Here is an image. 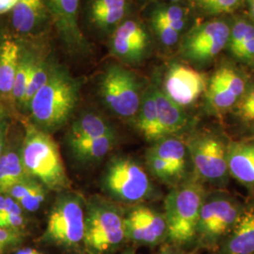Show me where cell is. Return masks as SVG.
Here are the masks:
<instances>
[{
	"label": "cell",
	"mask_w": 254,
	"mask_h": 254,
	"mask_svg": "<svg viewBox=\"0 0 254 254\" xmlns=\"http://www.w3.org/2000/svg\"><path fill=\"white\" fill-rule=\"evenodd\" d=\"M235 58L239 62L254 68V23L251 21L245 38Z\"/></svg>",
	"instance_id": "34"
},
{
	"label": "cell",
	"mask_w": 254,
	"mask_h": 254,
	"mask_svg": "<svg viewBox=\"0 0 254 254\" xmlns=\"http://www.w3.org/2000/svg\"><path fill=\"white\" fill-rule=\"evenodd\" d=\"M117 134L68 143L73 158L83 165L99 163L117 144Z\"/></svg>",
	"instance_id": "23"
},
{
	"label": "cell",
	"mask_w": 254,
	"mask_h": 254,
	"mask_svg": "<svg viewBox=\"0 0 254 254\" xmlns=\"http://www.w3.org/2000/svg\"><path fill=\"white\" fill-rule=\"evenodd\" d=\"M131 0H86L85 23L99 37H109L129 17Z\"/></svg>",
	"instance_id": "16"
},
{
	"label": "cell",
	"mask_w": 254,
	"mask_h": 254,
	"mask_svg": "<svg viewBox=\"0 0 254 254\" xmlns=\"http://www.w3.org/2000/svg\"><path fill=\"white\" fill-rule=\"evenodd\" d=\"M24 127L25 136L20 151L27 175L42 183L47 190H66L70 181L56 141L29 120L24 121Z\"/></svg>",
	"instance_id": "2"
},
{
	"label": "cell",
	"mask_w": 254,
	"mask_h": 254,
	"mask_svg": "<svg viewBox=\"0 0 254 254\" xmlns=\"http://www.w3.org/2000/svg\"><path fill=\"white\" fill-rule=\"evenodd\" d=\"M126 213L115 201L92 196L86 202L83 246L90 254H109L127 240Z\"/></svg>",
	"instance_id": "5"
},
{
	"label": "cell",
	"mask_w": 254,
	"mask_h": 254,
	"mask_svg": "<svg viewBox=\"0 0 254 254\" xmlns=\"http://www.w3.org/2000/svg\"><path fill=\"white\" fill-rule=\"evenodd\" d=\"M231 112L240 127L254 133V81L250 82L245 94Z\"/></svg>",
	"instance_id": "31"
},
{
	"label": "cell",
	"mask_w": 254,
	"mask_h": 254,
	"mask_svg": "<svg viewBox=\"0 0 254 254\" xmlns=\"http://www.w3.org/2000/svg\"><path fill=\"white\" fill-rule=\"evenodd\" d=\"M142 1L148 2V3L157 4V3H165V2H167V3H178L180 0H142Z\"/></svg>",
	"instance_id": "41"
},
{
	"label": "cell",
	"mask_w": 254,
	"mask_h": 254,
	"mask_svg": "<svg viewBox=\"0 0 254 254\" xmlns=\"http://www.w3.org/2000/svg\"><path fill=\"white\" fill-rule=\"evenodd\" d=\"M206 196L199 179L175 186L164 202V215L168 227V240L184 247L196 241L200 209Z\"/></svg>",
	"instance_id": "4"
},
{
	"label": "cell",
	"mask_w": 254,
	"mask_h": 254,
	"mask_svg": "<svg viewBox=\"0 0 254 254\" xmlns=\"http://www.w3.org/2000/svg\"><path fill=\"white\" fill-rule=\"evenodd\" d=\"M151 24L155 36L164 46L173 47L180 43L181 32L175 30L158 19L151 17Z\"/></svg>",
	"instance_id": "33"
},
{
	"label": "cell",
	"mask_w": 254,
	"mask_h": 254,
	"mask_svg": "<svg viewBox=\"0 0 254 254\" xmlns=\"http://www.w3.org/2000/svg\"><path fill=\"white\" fill-rule=\"evenodd\" d=\"M246 0H192L193 4L207 14L218 15L234 12Z\"/></svg>",
	"instance_id": "32"
},
{
	"label": "cell",
	"mask_w": 254,
	"mask_h": 254,
	"mask_svg": "<svg viewBox=\"0 0 254 254\" xmlns=\"http://www.w3.org/2000/svg\"><path fill=\"white\" fill-rule=\"evenodd\" d=\"M23 234L20 231L0 227V254L15 248L22 242Z\"/></svg>",
	"instance_id": "35"
},
{
	"label": "cell",
	"mask_w": 254,
	"mask_h": 254,
	"mask_svg": "<svg viewBox=\"0 0 254 254\" xmlns=\"http://www.w3.org/2000/svg\"><path fill=\"white\" fill-rule=\"evenodd\" d=\"M82 84L81 78L74 77L57 62L47 81L31 100L29 121L49 134L64 127L78 104Z\"/></svg>",
	"instance_id": "1"
},
{
	"label": "cell",
	"mask_w": 254,
	"mask_h": 254,
	"mask_svg": "<svg viewBox=\"0 0 254 254\" xmlns=\"http://www.w3.org/2000/svg\"><path fill=\"white\" fill-rule=\"evenodd\" d=\"M15 254H43L40 251H38L34 248H23V249H20L19 251H17Z\"/></svg>",
	"instance_id": "37"
},
{
	"label": "cell",
	"mask_w": 254,
	"mask_h": 254,
	"mask_svg": "<svg viewBox=\"0 0 254 254\" xmlns=\"http://www.w3.org/2000/svg\"><path fill=\"white\" fill-rule=\"evenodd\" d=\"M232 24L213 19L191 27L182 37L179 52L190 63L204 65L217 58L228 46Z\"/></svg>",
	"instance_id": "10"
},
{
	"label": "cell",
	"mask_w": 254,
	"mask_h": 254,
	"mask_svg": "<svg viewBox=\"0 0 254 254\" xmlns=\"http://www.w3.org/2000/svg\"><path fill=\"white\" fill-rule=\"evenodd\" d=\"M3 36H4V34H2L1 32H0V43H1V41H2V39H3Z\"/></svg>",
	"instance_id": "44"
},
{
	"label": "cell",
	"mask_w": 254,
	"mask_h": 254,
	"mask_svg": "<svg viewBox=\"0 0 254 254\" xmlns=\"http://www.w3.org/2000/svg\"><path fill=\"white\" fill-rule=\"evenodd\" d=\"M6 135H7V132L0 134V157L3 154L4 150H5L4 145H5V136H6Z\"/></svg>",
	"instance_id": "40"
},
{
	"label": "cell",
	"mask_w": 254,
	"mask_h": 254,
	"mask_svg": "<svg viewBox=\"0 0 254 254\" xmlns=\"http://www.w3.org/2000/svg\"><path fill=\"white\" fill-rule=\"evenodd\" d=\"M45 45L46 44L43 42L37 58L36 63L34 64L27 91L20 109V111L22 112L28 113V109L32 98L36 94L37 91H39L47 81L55 64L58 62L52 49Z\"/></svg>",
	"instance_id": "24"
},
{
	"label": "cell",
	"mask_w": 254,
	"mask_h": 254,
	"mask_svg": "<svg viewBox=\"0 0 254 254\" xmlns=\"http://www.w3.org/2000/svg\"><path fill=\"white\" fill-rule=\"evenodd\" d=\"M157 117L164 137L176 136L189 124V116L185 109L171 100L157 84H152Z\"/></svg>",
	"instance_id": "21"
},
{
	"label": "cell",
	"mask_w": 254,
	"mask_h": 254,
	"mask_svg": "<svg viewBox=\"0 0 254 254\" xmlns=\"http://www.w3.org/2000/svg\"><path fill=\"white\" fill-rule=\"evenodd\" d=\"M20 43L4 35L0 43V101L12 104V91L18 65Z\"/></svg>",
	"instance_id": "20"
},
{
	"label": "cell",
	"mask_w": 254,
	"mask_h": 254,
	"mask_svg": "<svg viewBox=\"0 0 254 254\" xmlns=\"http://www.w3.org/2000/svg\"><path fill=\"white\" fill-rule=\"evenodd\" d=\"M9 113H8V109L6 107V104L0 101V120L8 118Z\"/></svg>",
	"instance_id": "38"
},
{
	"label": "cell",
	"mask_w": 254,
	"mask_h": 254,
	"mask_svg": "<svg viewBox=\"0 0 254 254\" xmlns=\"http://www.w3.org/2000/svg\"><path fill=\"white\" fill-rule=\"evenodd\" d=\"M56 34L67 54L83 58L91 54V43L79 24L81 0H46Z\"/></svg>",
	"instance_id": "11"
},
{
	"label": "cell",
	"mask_w": 254,
	"mask_h": 254,
	"mask_svg": "<svg viewBox=\"0 0 254 254\" xmlns=\"http://www.w3.org/2000/svg\"><path fill=\"white\" fill-rule=\"evenodd\" d=\"M145 166L149 174L154 179L172 186H178L184 180L179 173L170 163L158 157L157 155L147 150L145 154Z\"/></svg>",
	"instance_id": "30"
},
{
	"label": "cell",
	"mask_w": 254,
	"mask_h": 254,
	"mask_svg": "<svg viewBox=\"0 0 254 254\" xmlns=\"http://www.w3.org/2000/svg\"><path fill=\"white\" fill-rule=\"evenodd\" d=\"M150 44L144 25L132 17L126 19L109 38L110 53L126 65L143 62L149 53Z\"/></svg>",
	"instance_id": "13"
},
{
	"label": "cell",
	"mask_w": 254,
	"mask_h": 254,
	"mask_svg": "<svg viewBox=\"0 0 254 254\" xmlns=\"http://www.w3.org/2000/svg\"><path fill=\"white\" fill-rule=\"evenodd\" d=\"M8 195L16 200L23 210L35 212L46 200V188L36 179L28 177L15 185Z\"/></svg>",
	"instance_id": "28"
},
{
	"label": "cell",
	"mask_w": 254,
	"mask_h": 254,
	"mask_svg": "<svg viewBox=\"0 0 254 254\" xmlns=\"http://www.w3.org/2000/svg\"><path fill=\"white\" fill-rule=\"evenodd\" d=\"M116 129L104 116L94 111H84L74 119L68 135V143L114 135Z\"/></svg>",
	"instance_id": "22"
},
{
	"label": "cell",
	"mask_w": 254,
	"mask_h": 254,
	"mask_svg": "<svg viewBox=\"0 0 254 254\" xmlns=\"http://www.w3.org/2000/svg\"><path fill=\"white\" fill-rule=\"evenodd\" d=\"M101 188L109 200L133 205L154 200L157 193L146 167L125 154L109 159L101 178Z\"/></svg>",
	"instance_id": "3"
},
{
	"label": "cell",
	"mask_w": 254,
	"mask_h": 254,
	"mask_svg": "<svg viewBox=\"0 0 254 254\" xmlns=\"http://www.w3.org/2000/svg\"><path fill=\"white\" fill-rule=\"evenodd\" d=\"M9 20L14 38L20 40L43 37L52 25L46 0H20L9 13Z\"/></svg>",
	"instance_id": "17"
},
{
	"label": "cell",
	"mask_w": 254,
	"mask_h": 254,
	"mask_svg": "<svg viewBox=\"0 0 254 254\" xmlns=\"http://www.w3.org/2000/svg\"><path fill=\"white\" fill-rule=\"evenodd\" d=\"M218 254H254V198L246 202L235 226L218 247Z\"/></svg>",
	"instance_id": "19"
},
{
	"label": "cell",
	"mask_w": 254,
	"mask_h": 254,
	"mask_svg": "<svg viewBox=\"0 0 254 254\" xmlns=\"http://www.w3.org/2000/svg\"><path fill=\"white\" fill-rule=\"evenodd\" d=\"M204 75L189 65L173 63L160 86L165 94L183 109L193 105L206 91Z\"/></svg>",
	"instance_id": "15"
},
{
	"label": "cell",
	"mask_w": 254,
	"mask_h": 254,
	"mask_svg": "<svg viewBox=\"0 0 254 254\" xmlns=\"http://www.w3.org/2000/svg\"><path fill=\"white\" fill-rule=\"evenodd\" d=\"M86 201L81 195L60 192L50 210L44 240L54 245L76 249L84 242Z\"/></svg>",
	"instance_id": "7"
},
{
	"label": "cell",
	"mask_w": 254,
	"mask_h": 254,
	"mask_svg": "<svg viewBox=\"0 0 254 254\" xmlns=\"http://www.w3.org/2000/svg\"><path fill=\"white\" fill-rule=\"evenodd\" d=\"M246 1L248 2V5H249V9H250L252 21L254 23V0H246Z\"/></svg>",
	"instance_id": "42"
},
{
	"label": "cell",
	"mask_w": 254,
	"mask_h": 254,
	"mask_svg": "<svg viewBox=\"0 0 254 254\" xmlns=\"http://www.w3.org/2000/svg\"><path fill=\"white\" fill-rule=\"evenodd\" d=\"M8 127H9L8 118L0 120V134L7 132L8 131Z\"/></svg>",
	"instance_id": "39"
},
{
	"label": "cell",
	"mask_w": 254,
	"mask_h": 254,
	"mask_svg": "<svg viewBox=\"0 0 254 254\" xmlns=\"http://www.w3.org/2000/svg\"><path fill=\"white\" fill-rule=\"evenodd\" d=\"M163 254V252H162V249H161V250H160V251H159L158 253H156V254Z\"/></svg>",
	"instance_id": "45"
},
{
	"label": "cell",
	"mask_w": 254,
	"mask_h": 254,
	"mask_svg": "<svg viewBox=\"0 0 254 254\" xmlns=\"http://www.w3.org/2000/svg\"><path fill=\"white\" fill-rule=\"evenodd\" d=\"M245 203L226 191L206 194L200 209L196 241L202 248L218 247L239 218Z\"/></svg>",
	"instance_id": "8"
},
{
	"label": "cell",
	"mask_w": 254,
	"mask_h": 254,
	"mask_svg": "<svg viewBox=\"0 0 254 254\" xmlns=\"http://www.w3.org/2000/svg\"><path fill=\"white\" fill-rule=\"evenodd\" d=\"M28 177L22 163L21 151L4 150L0 157V194H9L15 185Z\"/></svg>",
	"instance_id": "27"
},
{
	"label": "cell",
	"mask_w": 254,
	"mask_h": 254,
	"mask_svg": "<svg viewBox=\"0 0 254 254\" xmlns=\"http://www.w3.org/2000/svg\"><path fill=\"white\" fill-rule=\"evenodd\" d=\"M143 92L136 73L124 64H109L101 73L99 97L103 105L118 118L135 121Z\"/></svg>",
	"instance_id": "6"
},
{
	"label": "cell",
	"mask_w": 254,
	"mask_h": 254,
	"mask_svg": "<svg viewBox=\"0 0 254 254\" xmlns=\"http://www.w3.org/2000/svg\"><path fill=\"white\" fill-rule=\"evenodd\" d=\"M151 17L162 21L182 33L188 25L189 9L178 3H157Z\"/></svg>",
	"instance_id": "29"
},
{
	"label": "cell",
	"mask_w": 254,
	"mask_h": 254,
	"mask_svg": "<svg viewBox=\"0 0 254 254\" xmlns=\"http://www.w3.org/2000/svg\"><path fill=\"white\" fill-rule=\"evenodd\" d=\"M151 153L171 164L175 171L185 178L190 153L187 143L177 136H169L153 142L148 149Z\"/></svg>",
	"instance_id": "25"
},
{
	"label": "cell",
	"mask_w": 254,
	"mask_h": 254,
	"mask_svg": "<svg viewBox=\"0 0 254 254\" xmlns=\"http://www.w3.org/2000/svg\"><path fill=\"white\" fill-rule=\"evenodd\" d=\"M136 127L144 138L152 143L164 137L157 117L154 92L150 85L142 96L140 108L135 119Z\"/></svg>",
	"instance_id": "26"
},
{
	"label": "cell",
	"mask_w": 254,
	"mask_h": 254,
	"mask_svg": "<svg viewBox=\"0 0 254 254\" xmlns=\"http://www.w3.org/2000/svg\"><path fill=\"white\" fill-rule=\"evenodd\" d=\"M229 143L230 140L218 132L204 131L191 136L187 146L197 179L217 187L227 185Z\"/></svg>",
	"instance_id": "9"
},
{
	"label": "cell",
	"mask_w": 254,
	"mask_h": 254,
	"mask_svg": "<svg viewBox=\"0 0 254 254\" xmlns=\"http://www.w3.org/2000/svg\"><path fill=\"white\" fill-rule=\"evenodd\" d=\"M122 254H136V251L134 249H132V248H129V249L126 250Z\"/></svg>",
	"instance_id": "43"
},
{
	"label": "cell",
	"mask_w": 254,
	"mask_h": 254,
	"mask_svg": "<svg viewBox=\"0 0 254 254\" xmlns=\"http://www.w3.org/2000/svg\"><path fill=\"white\" fill-rule=\"evenodd\" d=\"M20 0H0V16L9 14Z\"/></svg>",
	"instance_id": "36"
},
{
	"label": "cell",
	"mask_w": 254,
	"mask_h": 254,
	"mask_svg": "<svg viewBox=\"0 0 254 254\" xmlns=\"http://www.w3.org/2000/svg\"><path fill=\"white\" fill-rule=\"evenodd\" d=\"M127 240L136 245H158L168 238L164 213L144 204L133 205L126 213Z\"/></svg>",
	"instance_id": "14"
},
{
	"label": "cell",
	"mask_w": 254,
	"mask_h": 254,
	"mask_svg": "<svg viewBox=\"0 0 254 254\" xmlns=\"http://www.w3.org/2000/svg\"><path fill=\"white\" fill-rule=\"evenodd\" d=\"M228 169L231 177L254 194V136L230 140Z\"/></svg>",
	"instance_id": "18"
},
{
	"label": "cell",
	"mask_w": 254,
	"mask_h": 254,
	"mask_svg": "<svg viewBox=\"0 0 254 254\" xmlns=\"http://www.w3.org/2000/svg\"><path fill=\"white\" fill-rule=\"evenodd\" d=\"M250 85L245 73L232 65H223L207 82L205 97L211 111L223 114L232 111Z\"/></svg>",
	"instance_id": "12"
}]
</instances>
